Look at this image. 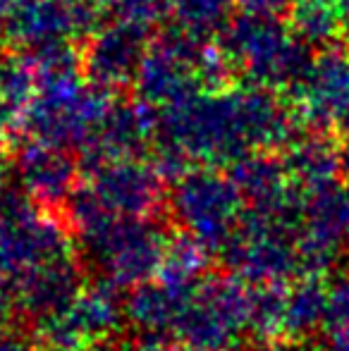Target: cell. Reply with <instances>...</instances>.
Instances as JSON below:
<instances>
[{
  "mask_svg": "<svg viewBox=\"0 0 349 351\" xmlns=\"http://www.w3.org/2000/svg\"><path fill=\"white\" fill-rule=\"evenodd\" d=\"M345 36L349 41V3H347V19H345Z\"/></svg>",
  "mask_w": 349,
  "mask_h": 351,
  "instance_id": "cell-32",
  "label": "cell"
},
{
  "mask_svg": "<svg viewBox=\"0 0 349 351\" xmlns=\"http://www.w3.org/2000/svg\"><path fill=\"white\" fill-rule=\"evenodd\" d=\"M252 287L234 275H206L196 285L173 335L184 349L230 351L249 332Z\"/></svg>",
  "mask_w": 349,
  "mask_h": 351,
  "instance_id": "cell-5",
  "label": "cell"
},
{
  "mask_svg": "<svg viewBox=\"0 0 349 351\" xmlns=\"http://www.w3.org/2000/svg\"><path fill=\"white\" fill-rule=\"evenodd\" d=\"M38 91V79L32 60L8 53L0 56V110L10 122L24 120Z\"/></svg>",
  "mask_w": 349,
  "mask_h": 351,
  "instance_id": "cell-20",
  "label": "cell"
},
{
  "mask_svg": "<svg viewBox=\"0 0 349 351\" xmlns=\"http://www.w3.org/2000/svg\"><path fill=\"white\" fill-rule=\"evenodd\" d=\"M184 351H194V349H184Z\"/></svg>",
  "mask_w": 349,
  "mask_h": 351,
  "instance_id": "cell-35",
  "label": "cell"
},
{
  "mask_svg": "<svg viewBox=\"0 0 349 351\" xmlns=\"http://www.w3.org/2000/svg\"><path fill=\"white\" fill-rule=\"evenodd\" d=\"M292 0H237V12L256 17H287Z\"/></svg>",
  "mask_w": 349,
  "mask_h": 351,
  "instance_id": "cell-25",
  "label": "cell"
},
{
  "mask_svg": "<svg viewBox=\"0 0 349 351\" xmlns=\"http://www.w3.org/2000/svg\"><path fill=\"white\" fill-rule=\"evenodd\" d=\"M80 239L98 263L103 280L112 287H136L154 280L170 244V234L156 217L117 215L101 217Z\"/></svg>",
  "mask_w": 349,
  "mask_h": 351,
  "instance_id": "cell-3",
  "label": "cell"
},
{
  "mask_svg": "<svg viewBox=\"0 0 349 351\" xmlns=\"http://www.w3.org/2000/svg\"><path fill=\"white\" fill-rule=\"evenodd\" d=\"M96 19L86 0H17L3 36L14 48L38 51L93 32Z\"/></svg>",
  "mask_w": 349,
  "mask_h": 351,
  "instance_id": "cell-12",
  "label": "cell"
},
{
  "mask_svg": "<svg viewBox=\"0 0 349 351\" xmlns=\"http://www.w3.org/2000/svg\"><path fill=\"white\" fill-rule=\"evenodd\" d=\"M17 172L24 194L41 208H62L82 184V162L70 156L67 148L29 141L19 151Z\"/></svg>",
  "mask_w": 349,
  "mask_h": 351,
  "instance_id": "cell-14",
  "label": "cell"
},
{
  "mask_svg": "<svg viewBox=\"0 0 349 351\" xmlns=\"http://www.w3.org/2000/svg\"><path fill=\"white\" fill-rule=\"evenodd\" d=\"M194 287H173L160 280H149L132 287V294L125 304V315L139 332H168L173 335L177 320L184 313ZM175 337V335H173Z\"/></svg>",
  "mask_w": 349,
  "mask_h": 351,
  "instance_id": "cell-17",
  "label": "cell"
},
{
  "mask_svg": "<svg viewBox=\"0 0 349 351\" xmlns=\"http://www.w3.org/2000/svg\"><path fill=\"white\" fill-rule=\"evenodd\" d=\"M218 46L234 70L261 88H292L311 62L309 46L282 17L237 12L218 34Z\"/></svg>",
  "mask_w": 349,
  "mask_h": 351,
  "instance_id": "cell-2",
  "label": "cell"
},
{
  "mask_svg": "<svg viewBox=\"0 0 349 351\" xmlns=\"http://www.w3.org/2000/svg\"><path fill=\"white\" fill-rule=\"evenodd\" d=\"M330 282L326 275H299L287 285V313H285V339L306 342L326 318Z\"/></svg>",
  "mask_w": 349,
  "mask_h": 351,
  "instance_id": "cell-18",
  "label": "cell"
},
{
  "mask_svg": "<svg viewBox=\"0 0 349 351\" xmlns=\"http://www.w3.org/2000/svg\"><path fill=\"white\" fill-rule=\"evenodd\" d=\"M287 285H258L252 289L249 306V335L256 342L285 339V313H287Z\"/></svg>",
  "mask_w": 349,
  "mask_h": 351,
  "instance_id": "cell-22",
  "label": "cell"
},
{
  "mask_svg": "<svg viewBox=\"0 0 349 351\" xmlns=\"http://www.w3.org/2000/svg\"><path fill=\"white\" fill-rule=\"evenodd\" d=\"M349 244V186L335 184L306 194L297 227L302 275H328Z\"/></svg>",
  "mask_w": 349,
  "mask_h": 351,
  "instance_id": "cell-9",
  "label": "cell"
},
{
  "mask_svg": "<svg viewBox=\"0 0 349 351\" xmlns=\"http://www.w3.org/2000/svg\"><path fill=\"white\" fill-rule=\"evenodd\" d=\"M244 210L239 186L215 167H196L175 182V217L208 254H220L225 249Z\"/></svg>",
  "mask_w": 349,
  "mask_h": 351,
  "instance_id": "cell-6",
  "label": "cell"
},
{
  "mask_svg": "<svg viewBox=\"0 0 349 351\" xmlns=\"http://www.w3.org/2000/svg\"><path fill=\"white\" fill-rule=\"evenodd\" d=\"M110 282L82 287L65 306L36 320L43 351H98L120 330L122 308Z\"/></svg>",
  "mask_w": 349,
  "mask_h": 351,
  "instance_id": "cell-7",
  "label": "cell"
},
{
  "mask_svg": "<svg viewBox=\"0 0 349 351\" xmlns=\"http://www.w3.org/2000/svg\"><path fill=\"white\" fill-rule=\"evenodd\" d=\"M342 165H345V172L349 175V148H347L345 153H342Z\"/></svg>",
  "mask_w": 349,
  "mask_h": 351,
  "instance_id": "cell-31",
  "label": "cell"
},
{
  "mask_svg": "<svg viewBox=\"0 0 349 351\" xmlns=\"http://www.w3.org/2000/svg\"><path fill=\"white\" fill-rule=\"evenodd\" d=\"M86 3L98 17L110 14L112 19H125L149 29L173 10V0H86Z\"/></svg>",
  "mask_w": 349,
  "mask_h": 351,
  "instance_id": "cell-24",
  "label": "cell"
},
{
  "mask_svg": "<svg viewBox=\"0 0 349 351\" xmlns=\"http://www.w3.org/2000/svg\"><path fill=\"white\" fill-rule=\"evenodd\" d=\"M3 189H5V180H3V170H0V196H3V194H5V191H3Z\"/></svg>",
  "mask_w": 349,
  "mask_h": 351,
  "instance_id": "cell-33",
  "label": "cell"
},
{
  "mask_svg": "<svg viewBox=\"0 0 349 351\" xmlns=\"http://www.w3.org/2000/svg\"><path fill=\"white\" fill-rule=\"evenodd\" d=\"M8 127H10V120L3 110H0V151L8 146Z\"/></svg>",
  "mask_w": 349,
  "mask_h": 351,
  "instance_id": "cell-29",
  "label": "cell"
},
{
  "mask_svg": "<svg viewBox=\"0 0 349 351\" xmlns=\"http://www.w3.org/2000/svg\"><path fill=\"white\" fill-rule=\"evenodd\" d=\"M151 48L149 27L115 19L93 29L91 38L82 48L84 77L93 86L117 91L134 84L139 67Z\"/></svg>",
  "mask_w": 349,
  "mask_h": 351,
  "instance_id": "cell-11",
  "label": "cell"
},
{
  "mask_svg": "<svg viewBox=\"0 0 349 351\" xmlns=\"http://www.w3.org/2000/svg\"><path fill=\"white\" fill-rule=\"evenodd\" d=\"M12 294L5 291V285H3V278H0V330L8 325L10 320V308H12Z\"/></svg>",
  "mask_w": 349,
  "mask_h": 351,
  "instance_id": "cell-27",
  "label": "cell"
},
{
  "mask_svg": "<svg viewBox=\"0 0 349 351\" xmlns=\"http://www.w3.org/2000/svg\"><path fill=\"white\" fill-rule=\"evenodd\" d=\"M282 165L289 182L297 186L302 194H313L326 186L340 182V172H345L342 165V153L330 139L321 134L311 136H294L285 146Z\"/></svg>",
  "mask_w": 349,
  "mask_h": 351,
  "instance_id": "cell-16",
  "label": "cell"
},
{
  "mask_svg": "<svg viewBox=\"0 0 349 351\" xmlns=\"http://www.w3.org/2000/svg\"><path fill=\"white\" fill-rule=\"evenodd\" d=\"M234 10L237 0H173L177 24L206 38L223 32L234 17Z\"/></svg>",
  "mask_w": 349,
  "mask_h": 351,
  "instance_id": "cell-23",
  "label": "cell"
},
{
  "mask_svg": "<svg viewBox=\"0 0 349 351\" xmlns=\"http://www.w3.org/2000/svg\"><path fill=\"white\" fill-rule=\"evenodd\" d=\"M289 110L299 125L335 127L349 110V51L328 46L311 58L306 72L289 88Z\"/></svg>",
  "mask_w": 349,
  "mask_h": 351,
  "instance_id": "cell-10",
  "label": "cell"
},
{
  "mask_svg": "<svg viewBox=\"0 0 349 351\" xmlns=\"http://www.w3.org/2000/svg\"><path fill=\"white\" fill-rule=\"evenodd\" d=\"M347 5L342 0H292L287 24L297 38L311 46H333L345 34Z\"/></svg>",
  "mask_w": 349,
  "mask_h": 351,
  "instance_id": "cell-19",
  "label": "cell"
},
{
  "mask_svg": "<svg viewBox=\"0 0 349 351\" xmlns=\"http://www.w3.org/2000/svg\"><path fill=\"white\" fill-rule=\"evenodd\" d=\"M335 130L340 132V136H342V139L349 141V110L345 112V115H342V120L335 125Z\"/></svg>",
  "mask_w": 349,
  "mask_h": 351,
  "instance_id": "cell-30",
  "label": "cell"
},
{
  "mask_svg": "<svg viewBox=\"0 0 349 351\" xmlns=\"http://www.w3.org/2000/svg\"><path fill=\"white\" fill-rule=\"evenodd\" d=\"M206 263H208V251L194 237H189L186 232L175 234L170 237V244L165 249L156 280L173 287H194L206 278Z\"/></svg>",
  "mask_w": 349,
  "mask_h": 351,
  "instance_id": "cell-21",
  "label": "cell"
},
{
  "mask_svg": "<svg viewBox=\"0 0 349 351\" xmlns=\"http://www.w3.org/2000/svg\"><path fill=\"white\" fill-rule=\"evenodd\" d=\"M82 184L108 213L117 217H156L165 204L163 175L151 160L115 158L82 167Z\"/></svg>",
  "mask_w": 349,
  "mask_h": 351,
  "instance_id": "cell-8",
  "label": "cell"
},
{
  "mask_svg": "<svg viewBox=\"0 0 349 351\" xmlns=\"http://www.w3.org/2000/svg\"><path fill=\"white\" fill-rule=\"evenodd\" d=\"M82 270L75 254L60 256L12 280V301L34 318L53 313L82 289Z\"/></svg>",
  "mask_w": 349,
  "mask_h": 351,
  "instance_id": "cell-15",
  "label": "cell"
},
{
  "mask_svg": "<svg viewBox=\"0 0 349 351\" xmlns=\"http://www.w3.org/2000/svg\"><path fill=\"white\" fill-rule=\"evenodd\" d=\"M158 125L160 117L156 115V108L139 98L112 103L93 139L82 148L84 153V160H80L82 167L115 158H139L146 146H154Z\"/></svg>",
  "mask_w": 349,
  "mask_h": 351,
  "instance_id": "cell-13",
  "label": "cell"
},
{
  "mask_svg": "<svg viewBox=\"0 0 349 351\" xmlns=\"http://www.w3.org/2000/svg\"><path fill=\"white\" fill-rule=\"evenodd\" d=\"M0 351H43L36 337H29L17 330H0Z\"/></svg>",
  "mask_w": 349,
  "mask_h": 351,
  "instance_id": "cell-26",
  "label": "cell"
},
{
  "mask_svg": "<svg viewBox=\"0 0 349 351\" xmlns=\"http://www.w3.org/2000/svg\"><path fill=\"white\" fill-rule=\"evenodd\" d=\"M225 265L247 285H285L302 275L297 232L280 217L247 208L220 251Z\"/></svg>",
  "mask_w": 349,
  "mask_h": 351,
  "instance_id": "cell-4",
  "label": "cell"
},
{
  "mask_svg": "<svg viewBox=\"0 0 349 351\" xmlns=\"http://www.w3.org/2000/svg\"><path fill=\"white\" fill-rule=\"evenodd\" d=\"M342 3H345V5H347V3H349V0H342Z\"/></svg>",
  "mask_w": 349,
  "mask_h": 351,
  "instance_id": "cell-34",
  "label": "cell"
},
{
  "mask_svg": "<svg viewBox=\"0 0 349 351\" xmlns=\"http://www.w3.org/2000/svg\"><path fill=\"white\" fill-rule=\"evenodd\" d=\"M292 110L261 86L206 91L163 112L156 141L177 148L196 167H232L252 153L273 151L294 139Z\"/></svg>",
  "mask_w": 349,
  "mask_h": 351,
  "instance_id": "cell-1",
  "label": "cell"
},
{
  "mask_svg": "<svg viewBox=\"0 0 349 351\" xmlns=\"http://www.w3.org/2000/svg\"><path fill=\"white\" fill-rule=\"evenodd\" d=\"M14 5H17V0H0V34H3L5 24H8L10 14H12Z\"/></svg>",
  "mask_w": 349,
  "mask_h": 351,
  "instance_id": "cell-28",
  "label": "cell"
}]
</instances>
